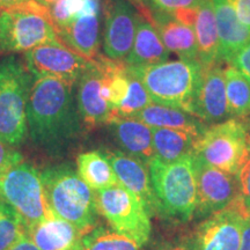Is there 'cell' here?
Returning <instances> with one entry per match:
<instances>
[{
  "label": "cell",
  "mask_w": 250,
  "mask_h": 250,
  "mask_svg": "<svg viewBox=\"0 0 250 250\" xmlns=\"http://www.w3.org/2000/svg\"><path fill=\"white\" fill-rule=\"evenodd\" d=\"M87 0H57L49 7V15L55 29L64 27L85 7Z\"/></svg>",
  "instance_id": "31"
},
{
  "label": "cell",
  "mask_w": 250,
  "mask_h": 250,
  "mask_svg": "<svg viewBox=\"0 0 250 250\" xmlns=\"http://www.w3.org/2000/svg\"><path fill=\"white\" fill-rule=\"evenodd\" d=\"M61 42L50 20L49 8L36 0L0 9V54L26 52Z\"/></svg>",
  "instance_id": "6"
},
{
  "label": "cell",
  "mask_w": 250,
  "mask_h": 250,
  "mask_svg": "<svg viewBox=\"0 0 250 250\" xmlns=\"http://www.w3.org/2000/svg\"><path fill=\"white\" fill-rule=\"evenodd\" d=\"M239 250H250V214L246 218L243 224L241 243H240Z\"/></svg>",
  "instance_id": "38"
},
{
  "label": "cell",
  "mask_w": 250,
  "mask_h": 250,
  "mask_svg": "<svg viewBox=\"0 0 250 250\" xmlns=\"http://www.w3.org/2000/svg\"><path fill=\"white\" fill-rule=\"evenodd\" d=\"M249 214L237 197L228 208L205 218L186 247L188 250H239Z\"/></svg>",
  "instance_id": "10"
},
{
  "label": "cell",
  "mask_w": 250,
  "mask_h": 250,
  "mask_svg": "<svg viewBox=\"0 0 250 250\" xmlns=\"http://www.w3.org/2000/svg\"><path fill=\"white\" fill-rule=\"evenodd\" d=\"M8 250H41V249L35 245V243L31 241L29 236L24 235L23 237H21L20 241L15 243V245Z\"/></svg>",
  "instance_id": "39"
},
{
  "label": "cell",
  "mask_w": 250,
  "mask_h": 250,
  "mask_svg": "<svg viewBox=\"0 0 250 250\" xmlns=\"http://www.w3.org/2000/svg\"><path fill=\"white\" fill-rule=\"evenodd\" d=\"M28 1L30 0H0V9L15 7V6L26 4Z\"/></svg>",
  "instance_id": "40"
},
{
  "label": "cell",
  "mask_w": 250,
  "mask_h": 250,
  "mask_svg": "<svg viewBox=\"0 0 250 250\" xmlns=\"http://www.w3.org/2000/svg\"><path fill=\"white\" fill-rule=\"evenodd\" d=\"M101 8V0H87L85 7L73 20L55 29L62 44L90 61L99 56Z\"/></svg>",
  "instance_id": "14"
},
{
  "label": "cell",
  "mask_w": 250,
  "mask_h": 250,
  "mask_svg": "<svg viewBox=\"0 0 250 250\" xmlns=\"http://www.w3.org/2000/svg\"><path fill=\"white\" fill-rule=\"evenodd\" d=\"M152 137L155 158L164 162H174L192 154L199 136L187 131L152 127Z\"/></svg>",
  "instance_id": "25"
},
{
  "label": "cell",
  "mask_w": 250,
  "mask_h": 250,
  "mask_svg": "<svg viewBox=\"0 0 250 250\" xmlns=\"http://www.w3.org/2000/svg\"><path fill=\"white\" fill-rule=\"evenodd\" d=\"M14 147L15 146L9 145L4 140L0 139V171L23 161L22 154Z\"/></svg>",
  "instance_id": "34"
},
{
  "label": "cell",
  "mask_w": 250,
  "mask_h": 250,
  "mask_svg": "<svg viewBox=\"0 0 250 250\" xmlns=\"http://www.w3.org/2000/svg\"><path fill=\"white\" fill-rule=\"evenodd\" d=\"M105 155L116 174L118 183L143 203L151 217L159 214L158 201L146 165L123 151L108 152Z\"/></svg>",
  "instance_id": "17"
},
{
  "label": "cell",
  "mask_w": 250,
  "mask_h": 250,
  "mask_svg": "<svg viewBox=\"0 0 250 250\" xmlns=\"http://www.w3.org/2000/svg\"><path fill=\"white\" fill-rule=\"evenodd\" d=\"M34 77L26 62L11 55L0 59V139L12 146L26 138L27 104Z\"/></svg>",
  "instance_id": "5"
},
{
  "label": "cell",
  "mask_w": 250,
  "mask_h": 250,
  "mask_svg": "<svg viewBox=\"0 0 250 250\" xmlns=\"http://www.w3.org/2000/svg\"><path fill=\"white\" fill-rule=\"evenodd\" d=\"M192 115L206 123H220L232 117L228 108L224 70L219 64L203 67Z\"/></svg>",
  "instance_id": "16"
},
{
  "label": "cell",
  "mask_w": 250,
  "mask_h": 250,
  "mask_svg": "<svg viewBox=\"0 0 250 250\" xmlns=\"http://www.w3.org/2000/svg\"><path fill=\"white\" fill-rule=\"evenodd\" d=\"M26 66L34 78H58L78 83L93 61L62 42L45 43L24 52Z\"/></svg>",
  "instance_id": "11"
},
{
  "label": "cell",
  "mask_w": 250,
  "mask_h": 250,
  "mask_svg": "<svg viewBox=\"0 0 250 250\" xmlns=\"http://www.w3.org/2000/svg\"><path fill=\"white\" fill-rule=\"evenodd\" d=\"M158 30L162 42L169 52H175L180 59L198 61L196 34L193 28L180 23L173 15L166 12H148L146 15Z\"/></svg>",
  "instance_id": "20"
},
{
  "label": "cell",
  "mask_w": 250,
  "mask_h": 250,
  "mask_svg": "<svg viewBox=\"0 0 250 250\" xmlns=\"http://www.w3.org/2000/svg\"><path fill=\"white\" fill-rule=\"evenodd\" d=\"M78 83L58 78H34L27 104L31 142L52 155L64 154L83 132L77 101Z\"/></svg>",
  "instance_id": "1"
},
{
  "label": "cell",
  "mask_w": 250,
  "mask_h": 250,
  "mask_svg": "<svg viewBox=\"0 0 250 250\" xmlns=\"http://www.w3.org/2000/svg\"><path fill=\"white\" fill-rule=\"evenodd\" d=\"M230 62L250 83V41L234 56Z\"/></svg>",
  "instance_id": "35"
},
{
  "label": "cell",
  "mask_w": 250,
  "mask_h": 250,
  "mask_svg": "<svg viewBox=\"0 0 250 250\" xmlns=\"http://www.w3.org/2000/svg\"><path fill=\"white\" fill-rule=\"evenodd\" d=\"M112 132L124 153L148 165L155 158L153 148L152 127L130 117L111 122Z\"/></svg>",
  "instance_id": "22"
},
{
  "label": "cell",
  "mask_w": 250,
  "mask_h": 250,
  "mask_svg": "<svg viewBox=\"0 0 250 250\" xmlns=\"http://www.w3.org/2000/svg\"><path fill=\"white\" fill-rule=\"evenodd\" d=\"M192 154L206 165L236 175L250 154L248 126L230 118L206 127L196 139Z\"/></svg>",
  "instance_id": "7"
},
{
  "label": "cell",
  "mask_w": 250,
  "mask_h": 250,
  "mask_svg": "<svg viewBox=\"0 0 250 250\" xmlns=\"http://www.w3.org/2000/svg\"><path fill=\"white\" fill-rule=\"evenodd\" d=\"M103 52L112 61L124 62L132 49L138 12L129 0H104Z\"/></svg>",
  "instance_id": "13"
},
{
  "label": "cell",
  "mask_w": 250,
  "mask_h": 250,
  "mask_svg": "<svg viewBox=\"0 0 250 250\" xmlns=\"http://www.w3.org/2000/svg\"><path fill=\"white\" fill-rule=\"evenodd\" d=\"M170 52L147 18L138 14L132 49L124 62L126 66H151L168 61Z\"/></svg>",
  "instance_id": "21"
},
{
  "label": "cell",
  "mask_w": 250,
  "mask_h": 250,
  "mask_svg": "<svg viewBox=\"0 0 250 250\" xmlns=\"http://www.w3.org/2000/svg\"><path fill=\"white\" fill-rule=\"evenodd\" d=\"M100 214L114 232L129 237L142 247L152 233L151 215L142 202L121 184L95 191Z\"/></svg>",
  "instance_id": "9"
},
{
  "label": "cell",
  "mask_w": 250,
  "mask_h": 250,
  "mask_svg": "<svg viewBox=\"0 0 250 250\" xmlns=\"http://www.w3.org/2000/svg\"><path fill=\"white\" fill-rule=\"evenodd\" d=\"M175 20L179 21L180 23L186 24V26L190 28H195L197 15H198V7L193 8H181L176 9V11L171 12Z\"/></svg>",
  "instance_id": "36"
},
{
  "label": "cell",
  "mask_w": 250,
  "mask_h": 250,
  "mask_svg": "<svg viewBox=\"0 0 250 250\" xmlns=\"http://www.w3.org/2000/svg\"><path fill=\"white\" fill-rule=\"evenodd\" d=\"M198 62L203 67L220 64L219 62V36L214 7L212 0H203L198 6L195 24Z\"/></svg>",
  "instance_id": "24"
},
{
  "label": "cell",
  "mask_w": 250,
  "mask_h": 250,
  "mask_svg": "<svg viewBox=\"0 0 250 250\" xmlns=\"http://www.w3.org/2000/svg\"><path fill=\"white\" fill-rule=\"evenodd\" d=\"M126 70L142 81L153 103L192 115L203 74V66L198 61H166L151 66H126Z\"/></svg>",
  "instance_id": "3"
},
{
  "label": "cell",
  "mask_w": 250,
  "mask_h": 250,
  "mask_svg": "<svg viewBox=\"0 0 250 250\" xmlns=\"http://www.w3.org/2000/svg\"><path fill=\"white\" fill-rule=\"evenodd\" d=\"M152 250H188V248L186 247V245L181 246V245H170V243H165V245L155 247V248Z\"/></svg>",
  "instance_id": "41"
},
{
  "label": "cell",
  "mask_w": 250,
  "mask_h": 250,
  "mask_svg": "<svg viewBox=\"0 0 250 250\" xmlns=\"http://www.w3.org/2000/svg\"><path fill=\"white\" fill-rule=\"evenodd\" d=\"M230 116H250V83L233 65L224 68Z\"/></svg>",
  "instance_id": "27"
},
{
  "label": "cell",
  "mask_w": 250,
  "mask_h": 250,
  "mask_svg": "<svg viewBox=\"0 0 250 250\" xmlns=\"http://www.w3.org/2000/svg\"><path fill=\"white\" fill-rule=\"evenodd\" d=\"M85 250H140V246L129 237L98 226L83 236Z\"/></svg>",
  "instance_id": "28"
},
{
  "label": "cell",
  "mask_w": 250,
  "mask_h": 250,
  "mask_svg": "<svg viewBox=\"0 0 250 250\" xmlns=\"http://www.w3.org/2000/svg\"><path fill=\"white\" fill-rule=\"evenodd\" d=\"M50 214L67 221L83 235L98 227L95 192L70 164L48 167L41 173Z\"/></svg>",
  "instance_id": "2"
},
{
  "label": "cell",
  "mask_w": 250,
  "mask_h": 250,
  "mask_svg": "<svg viewBox=\"0 0 250 250\" xmlns=\"http://www.w3.org/2000/svg\"><path fill=\"white\" fill-rule=\"evenodd\" d=\"M235 8L239 20L250 29V0H235Z\"/></svg>",
  "instance_id": "37"
},
{
  "label": "cell",
  "mask_w": 250,
  "mask_h": 250,
  "mask_svg": "<svg viewBox=\"0 0 250 250\" xmlns=\"http://www.w3.org/2000/svg\"><path fill=\"white\" fill-rule=\"evenodd\" d=\"M203 0H147L146 6L151 12L171 13L181 8L198 7Z\"/></svg>",
  "instance_id": "32"
},
{
  "label": "cell",
  "mask_w": 250,
  "mask_h": 250,
  "mask_svg": "<svg viewBox=\"0 0 250 250\" xmlns=\"http://www.w3.org/2000/svg\"><path fill=\"white\" fill-rule=\"evenodd\" d=\"M148 168L159 214L179 223L190 220L195 215L197 205L193 154L174 162H164L154 158Z\"/></svg>",
  "instance_id": "4"
},
{
  "label": "cell",
  "mask_w": 250,
  "mask_h": 250,
  "mask_svg": "<svg viewBox=\"0 0 250 250\" xmlns=\"http://www.w3.org/2000/svg\"><path fill=\"white\" fill-rule=\"evenodd\" d=\"M239 183V199L250 213V154L236 174Z\"/></svg>",
  "instance_id": "33"
},
{
  "label": "cell",
  "mask_w": 250,
  "mask_h": 250,
  "mask_svg": "<svg viewBox=\"0 0 250 250\" xmlns=\"http://www.w3.org/2000/svg\"><path fill=\"white\" fill-rule=\"evenodd\" d=\"M102 68L98 59L78 81L77 101L83 123L88 127L110 124L115 120L112 108L102 95Z\"/></svg>",
  "instance_id": "15"
},
{
  "label": "cell",
  "mask_w": 250,
  "mask_h": 250,
  "mask_svg": "<svg viewBox=\"0 0 250 250\" xmlns=\"http://www.w3.org/2000/svg\"><path fill=\"white\" fill-rule=\"evenodd\" d=\"M127 76H129V90H127L126 98L116 110V120L132 117L152 103V100L142 81L129 72H127Z\"/></svg>",
  "instance_id": "30"
},
{
  "label": "cell",
  "mask_w": 250,
  "mask_h": 250,
  "mask_svg": "<svg viewBox=\"0 0 250 250\" xmlns=\"http://www.w3.org/2000/svg\"><path fill=\"white\" fill-rule=\"evenodd\" d=\"M219 36V62H230L250 41V29L237 17L235 0H212Z\"/></svg>",
  "instance_id": "18"
},
{
  "label": "cell",
  "mask_w": 250,
  "mask_h": 250,
  "mask_svg": "<svg viewBox=\"0 0 250 250\" xmlns=\"http://www.w3.org/2000/svg\"><path fill=\"white\" fill-rule=\"evenodd\" d=\"M195 159L197 205L195 217L203 219L223 211L239 197L236 175L228 174Z\"/></svg>",
  "instance_id": "12"
},
{
  "label": "cell",
  "mask_w": 250,
  "mask_h": 250,
  "mask_svg": "<svg viewBox=\"0 0 250 250\" xmlns=\"http://www.w3.org/2000/svg\"><path fill=\"white\" fill-rule=\"evenodd\" d=\"M41 250H85L83 234L67 221L49 215L27 232Z\"/></svg>",
  "instance_id": "19"
},
{
  "label": "cell",
  "mask_w": 250,
  "mask_h": 250,
  "mask_svg": "<svg viewBox=\"0 0 250 250\" xmlns=\"http://www.w3.org/2000/svg\"><path fill=\"white\" fill-rule=\"evenodd\" d=\"M0 201L18 214L26 233L51 215L41 173L24 160L0 171Z\"/></svg>",
  "instance_id": "8"
},
{
  "label": "cell",
  "mask_w": 250,
  "mask_h": 250,
  "mask_svg": "<svg viewBox=\"0 0 250 250\" xmlns=\"http://www.w3.org/2000/svg\"><path fill=\"white\" fill-rule=\"evenodd\" d=\"M130 118L138 120L151 127L187 131L197 136H201L208 127L199 118L189 112L153 102Z\"/></svg>",
  "instance_id": "23"
},
{
  "label": "cell",
  "mask_w": 250,
  "mask_h": 250,
  "mask_svg": "<svg viewBox=\"0 0 250 250\" xmlns=\"http://www.w3.org/2000/svg\"><path fill=\"white\" fill-rule=\"evenodd\" d=\"M77 167L79 176L94 191L120 184L110 161L102 152L81 153L77 158Z\"/></svg>",
  "instance_id": "26"
},
{
  "label": "cell",
  "mask_w": 250,
  "mask_h": 250,
  "mask_svg": "<svg viewBox=\"0 0 250 250\" xmlns=\"http://www.w3.org/2000/svg\"><path fill=\"white\" fill-rule=\"evenodd\" d=\"M131 4H133L136 6L137 8L140 9V12L142 13H145V12L148 11L147 6H146V2H147V0H129Z\"/></svg>",
  "instance_id": "42"
},
{
  "label": "cell",
  "mask_w": 250,
  "mask_h": 250,
  "mask_svg": "<svg viewBox=\"0 0 250 250\" xmlns=\"http://www.w3.org/2000/svg\"><path fill=\"white\" fill-rule=\"evenodd\" d=\"M27 235L18 214L7 204L0 201V250H8L21 237Z\"/></svg>",
  "instance_id": "29"
}]
</instances>
